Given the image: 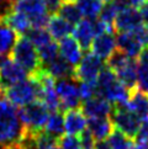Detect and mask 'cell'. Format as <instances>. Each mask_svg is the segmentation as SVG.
Returning a JSON list of instances; mask_svg holds the SVG:
<instances>
[{
	"mask_svg": "<svg viewBox=\"0 0 148 149\" xmlns=\"http://www.w3.org/2000/svg\"><path fill=\"white\" fill-rule=\"evenodd\" d=\"M57 14L59 15L61 17H63L66 21H68L69 24H72L73 26L78 25L80 21L83 20L82 14L79 11V9L77 6L75 1H68V0H62V3L58 8Z\"/></svg>",
	"mask_w": 148,
	"mask_h": 149,
	"instance_id": "d4e9b609",
	"label": "cell"
},
{
	"mask_svg": "<svg viewBox=\"0 0 148 149\" xmlns=\"http://www.w3.org/2000/svg\"><path fill=\"white\" fill-rule=\"evenodd\" d=\"M94 96H96V83H79V97L83 102Z\"/></svg>",
	"mask_w": 148,
	"mask_h": 149,
	"instance_id": "836d02e7",
	"label": "cell"
},
{
	"mask_svg": "<svg viewBox=\"0 0 148 149\" xmlns=\"http://www.w3.org/2000/svg\"><path fill=\"white\" fill-rule=\"evenodd\" d=\"M138 62L132 58H127L116 70H112L119 80L128 90L137 88V74H138Z\"/></svg>",
	"mask_w": 148,
	"mask_h": 149,
	"instance_id": "2e32d148",
	"label": "cell"
},
{
	"mask_svg": "<svg viewBox=\"0 0 148 149\" xmlns=\"http://www.w3.org/2000/svg\"><path fill=\"white\" fill-rule=\"evenodd\" d=\"M75 4L82 16L89 20H95L99 17L105 3L103 0H75Z\"/></svg>",
	"mask_w": 148,
	"mask_h": 149,
	"instance_id": "484cf974",
	"label": "cell"
},
{
	"mask_svg": "<svg viewBox=\"0 0 148 149\" xmlns=\"http://www.w3.org/2000/svg\"><path fill=\"white\" fill-rule=\"evenodd\" d=\"M94 149H111L108 139H103V141H96L94 144Z\"/></svg>",
	"mask_w": 148,
	"mask_h": 149,
	"instance_id": "60d3db41",
	"label": "cell"
},
{
	"mask_svg": "<svg viewBox=\"0 0 148 149\" xmlns=\"http://www.w3.org/2000/svg\"><path fill=\"white\" fill-rule=\"evenodd\" d=\"M96 96L104 97L111 105H125L128 101L130 90L109 67L105 65L96 79Z\"/></svg>",
	"mask_w": 148,
	"mask_h": 149,
	"instance_id": "7a4b0ae2",
	"label": "cell"
},
{
	"mask_svg": "<svg viewBox=\"0 0 148 149\" xmlns=\"http://www.w3.org/2000/svg\"><path fill=\"white\" fill-rule=\"evenodd\" d=\"M88 121L80 109L64 112V131L69 136H80L87 130Z\"/></svg>",
	"mask_w": 148,
	"mask_h": 149,
	"instance_id": "e0dca14e",
	"label": "cell"
},
{
	"mask_svg": "<svg viewBox=\"0 0 148 149\" xmlns=\"http://www.w3.org/2000/svg\"><path fill=\"white\" fill-rule=\"evenodd\" d=\"M45 131L56 138H61L62 136H64V113L62 111L52 112L46 123Z\"/></svg>",
	"mask_w": 148,
	"mask_h": 149,
	"instance_id": "4316f807",
	"label": "cell"
},
{
	"mask_svg": "<svg viewBox=\"0 0 148 149\" xmlns=\"http://www.w3.org/2000/svg\"><path fill=\"white\" fill-rule=\"evenodd\" d=\"M25 36L32 42V45L37 49L46 46V45H48L50 42L53 41L51 35L48 33V31L46 29H31Z\"/></svg>",
	"mask_w": 148,
	"mask_h": 149,
	"instance_id": "f546056e",
	"label": "cell"
},
{
	"mask_svg": "<svg viewBox=\"0 0 148 149\" xmlns=\"http://www.w3.org/2000/svg\"><path fill=\"white\" fill-rule=\"evenodd\" d=\"M148 144V120L142 121L137 136L135 137V146L138 148H143Z\"/></svg>",
	"mask_w": 148,
	"mask_h": 149,
	"instance_id": "e575fe53",
	"label": "cell"
},
{
	"mask_svg": "<svg viewBox=\"0 0 148 149\" xmlns=\"http://www.w3.org/2000/svg\"><path fill=\"white\" fill-rule=\"evenodd\" d=\"M137 62H138L140 67L148 68V46L143 47V49H142L138 58H137Z\"/></svg>",
	"mask_w": 148,
	"mask_h": 149,
	"instance_id": "f35d334b",
	"label": "cell"
},
{
	"mask_svg": "<svg viewBox=\"0 0 148 149\" xmlns=\"http://www.w3.org/2000/svg\"><path fill=\"white\" fill-rule=\"evenodd\" d=\"M137 88L141 91L148 94V68L138 67V74H137Z\"/></svg>",
	"mask_w": 148,
	"mask_h": 149,
	"instance_id": "d590c367",
	"label": "cell"
},
{
	"mask_svg": "<svg viewBox=\"0 0 148 149\" xmlns=\"http://www.w3.org/2000/svg\"><path fill=\"white\" fill-rule=\"evenodd\" d=\"M4 93L6 100H9L15 107H24L26 105L40 100L41 86L35 77H30L26 80L5 90Z\"/></svg>",
	"mask_w": 148,
	"mask_h": 149,
	"instance_id": "5b68a950",
	"label": "cell"
},
{
	"mask_svg": "<svg viewBox=\"0 0 148 149\" xmlns=\"http://www.w3.org/2000/svg\"><path fill=\"white\" fill-rule=\"evenodd\" d=\"M82 112L89 120L93 118H109L112 113V105L101 96H94L82 102Z\"/></svg>",
	"mask_w": 148,
	"mask_h": 149,
	"instance_id": "7c38bea8",
	"label": "cell"
},
{
	"mask_svg": "<svg viewBox=\"0 0 148 149\" xmlns=\"http://www.w3.org/2000/svg\"><path fill=\"white\" fill-rule=\"evenodd\" d=\"M93 149H94V148H93Z\"/></svg>",
	"mask_w": 148,
	"mask_h": 149,
	"instance_id": "c3c4849f",
	"label": "cell"
},
{
	"mask_svg": "<svg viewBox=\"0 0 148 149\" xmlns=\"http://www.w3.org/2000/svg\"><path fill=\"white\" fill-rule=\"evenodd\" d=\"M127 109L141 122L148 120V94L141 91L138 88L130 90Z\"/></svg>",
	"mask_w": 148,
	"mask_h": 149,
	"instance_id": "9a60e30c",
	"label": "cell"
},
{
	"mask_svg": "<svg viewBox=\"0 0 148 149\" xmlns=\"http://www.w3.org/2000/svg\"><path fill=\"white\" fill-rule=\"evenodd\" d=\"M138 10H140V13H141V16H142V20H143V24L148 26V3L143 4Z\"/></svg>",
	"mask_w": 148,
	"mask_h": 149,
	"instance_id": "ab89813d",
	"label": "cell"
},
{
	"mask_svg": "<svg viewBox=\"0 0 148 149\" xmlns=\"http://www.w3.org/2000/svg\"><path fill=\"white\" fill-rule=\"evenodd\" d=\"M3 1H6V3H9V4H10V6H11V5H13L15 1H17V0H3Z\"/></svg>",
	"mask_w": 148,
	"mask_h": 149,
	"instance_id": "7bdbcfd3",
	"label": "cell"
},
{
	"mask_svg": "<svg viewBox=\"0 0 148 149\" xmlns=\"http://www.w3.org/2000/svg\"><path fill=\"white\" fill-rule=\"evenodd\" d=\"M104 68L103 59L91 52H87L80 63L74 68V79L79 83H96L99 74Z\"/></svg>",
	"mask_w": 148,
	"mask_h": 149,
	"instance_id": "9c48e42d",
	"label": "cell"
},
{
	"mask_svg": "<svg viewBox=\"0 0 148 149\" xmlns=\"http://www.w3.org/2000/svg\"><path fill=\"white\" fill-rule=\"evenodd\" d=\"M142 24H143V20H142L140 10L136 8H127L121 10L117 16L115 17L114 30L116 33L132 32Z\"/></svg>",
	"mask_w": 148,
	"mask_h": 149,
	"instance_id": "8fae6325",
	"label": "cell"
},
{
	"mask_svg": "<svg viewBox=\"0 0 148 149\" xmlns=\"http://www.w3.org/2000/svg\"><path fill=\"white\" fill-rule=\"evenodd\" d=\"M104 3H111V1H114V0H103Z\"/></svg>",
	"mask_w": 148,
	"mask_h": 149,
	"instance_id": "f6af8a7d",
	"label": "cell"
},
{
	"mask_svg": "<svg viewBox=\"0 0 148 149\" xmlns=\"http://www.w3.org/2000/svg\"><path fill=\"white\" fill-rule=\"evenodd\" d=\"M38 51V56L42 63V68L48 65L50 63H52L54 59H57L59 57V51H58V43H56L54 41L50 42L48 45H46L43 47L37 49Z\"/></svg>",
	"mask_w": 148,
	"mask_h": 149,
	"instance_id": "4dcf8cb0",
	"label": "cell"
},
{
	"mask_svg": "<svg viewBox=\"0 0 148 149\" xmlns=\"http://www.w3.org/2000/svg\"><path fill=\"white\" fill-rule=\"evenodd\" d=\"M108 142L111 149H132L135 147V142L117 130H114L108 138Z\"/></svg>",
	"mask_w": 148,
	"mask_h": 149,
	"instance_id": "83f0119b",
	"label": "cell"
},
{
	"mask_svg": "<svg viewBox=\"0 0 148 149\" xmlns=\"http://www.w3.org/2000/svg\"><path fill=\"white\" fill-rule=\"evenodd\" d=\"M73 35H74L75 41L79 43V46L82 47V49L88 52L89 49H90L94 38L96 37V35H95V30H94L93 20L83 19L78 25L74 26Z\"/></svg>",
	"mask_w": 148,
	"mask_h": 149,
	"instance_id": "ac0fdd59",
	"label": "cell"
},
{
	"mask_svg": "<svg viewBox=\"0 0 148 149\" xmlns=\"http://www.w3.org/2000/svg\"><path fill=\"white\" fill-rule=\"evenodd\" d=\"M110 120L116 130L122 132L125 136H127L131 139H133L138 133L141 121L127 109V104L114 105Z\"/></svg>",
	"mask_w": 148,
	"mask_h": 149,
	"instance_id": "ba28073f",
	"label": "cell"
},
{
	"mask_svg": "<svg viewBox=\"0 0 148 149\" xmlns=\"http://www.w3.org/2000/svg\"><path fill=\"white\" fill-rule=\"evenodd\" d=\"M132 149H141V148H138V147H136V146H135V147L132 148Z\"/></svg>",
	"mask_w": 148,
	"mask_h": 149,
	"instance_id": "bcb514c9",
	"label": "cell"
},
{
	"mask_svg": "<svg viewBox=\"0 0 148 149\" xmlns=\"http://www.w3.org/2000/svg\"><path fill=\"white\" fill-rule=\"evenodd\" d=\"M19 36L9 27L0 16V54L6 56L13 51Z\"/></svg>",
	"mask_w": 148,
	"mask_h": 149,
	"instance_id": "cb8c5ba5",
	"label": "cell"
},
{
	"mask_svg": "<svg viewBox=\"0 0 148 149\" xmlns=\"http://www.w3.org/2000/svg\"><path fill=\"white\" fill-rule=\"evenodd\" d=\"M3 21L11 29L17 36H25L31 30L30 20L16 10L9 8V10L3 15Z\"/></svg>",
	"mask_w": 148,
	"mask_h": 149,
	"instance_id": "ffe728a7",
	"label": "cell"
},
{
	"mask_svg": "<svg viewBox=\"0 0 148 149\" xmlns=\"http://www.w3.org/2000/svg\"><path fill=\"white\" fill-rule=\"evenodd\" d=\"M11 59L17 63L31 77L36 75L42 70L38 51L26 36H19L11 51Z\"/></svg>",
	"mask_w": 148,
	"mask_h": 149,
	"instance_id": "3957f363",
	"label": "cell"
},
{
	"mask_svg": "<svg viewBox=\"0 0 148 149\" xmlns=\"http://www.w3.org/2000/svg\"><path fill=\"white\" fill-rule=\"evenodd\" d=\"M58 148L59 149H83V146L78 136L64 134L58 141Z\"/></svg>",
	"mask_w": 148,
	"mask_h": 149,
	"instance_id": "d6a6232c",
	"label": "cell"
},
{
	"mask_svg": "<svg viewBox=\"0 0 148 149\" xmlns=\"http://www.w3.org/2000/svg\"><path fill=\"white\" fill-rule=\"evenodd\" d=\"M116 47L120 52L132 59L138 58L140 53L143 49V46L136 40L132 32L116 33Z\"/></svg>",
	"mask_w": 148,
	"mask_h": 149,
	"instance_id": "d6986e66",
	"label": "cell"
},
{
	"mask_svg": "<svg viewBox=\"0 0 148 149\" xmlns=\"http://www.w3.org/2000/svg\"><path fill=\"white\" fill-rule=\"evenodd\" d=\"M132 33H133L136 40L138 41L143 47L148 46V26L147 25L142 24L141 26H138L137 29H135L133 31H132Z\"/></svg>",
	"mask_w": 148,
	"mask_h": 149,
	"instance_id": "8d00e7d4",
	"label": "cell"
},
{
	"mask_svg": "<svg viewBox=\"0 0 148 149\" xmlns=\"http://www.w3.org/2000/svg\"><path fill=\"white\" fill-rule=\"evenodd\" d=\"M79 139L82 142V146H83V149H93L94 148V144H95V139L89 130L87 128L84 131L80 136H79Z\"/></svg>",
	"mask_w": 148,
	"mask_h": 149,
	"instance_id": "74e56055",
	"label": "cell"
},
{
	"mask_svg": "<svg viewBox=\"0 0 148 149\" xmlns=\"http://www.w3.org/2000/svg\"><path fill=\"white\" fill-rule=\"evenodd\" d=\"M29 74L13 59H8L0 68V93L27 79Z\"/></svg>",
	"mask_w": 148,
	"mask_h": 149,
	"instance_id": "30bf717a",
	"label": "cell"
},
{
	"mask_svg": "<svg viewBox=\"0 0 148 149\" xmlns=\"http://www.w3.org/2000/svg\"><path fill=\"white\" fill-rule=\"evenodd\" d=\"M8 61V57L6 56H4V54H0V68H1L4 64H5V62Z\"/></svg>",
	"mask_w": 148,
	"mask_h": 149,
	"instance_id": "b9f144b4",
	"label": "cell"
},
{
	"mask_svg": "<svg viewBox=\"0 0 148 149\" xmlns=\"http://www.w3.org/2000/svg\"><path fill=\"white\" fill-rule=\"evenodd\" d=\"M58 141L59 138L53 137L46 131H41L34 134L35 149H56L58 148Z\"/></svg>",
	"mask_w": 148,
	"mask_h": 149,
	"instance_id": "f1b7e54d",
	"label": "cell"
},
{
	"mask_svg": "<svg viewBox=\"0 0 148 149\" xmlns=\"http://www.w3.org/2000/svg\"><path fill=\"white\" fill-rule=\"evenodd\" d=\"M10 8L24 14L30 20L31 29H45L51 16L46 0H17Z\"/></svg>",
	"mask_w": 148,
	"mask_h": 149,
	"instance_id": "8992f818",
	"label": "cell"
},
{
	"mask_svg": "<svg viewBox=\"0 0 148 149\" xmlns=\"http://www.w3.org/2000/svg\"><path fill=\"white\" fill-rule=\"evenodd\" d=\"M88 130L93 134L95 142L108 139L114 132V125L110 118H93L88 122Z\"/></svg>",
	"mask_w": 148,
	"mask_h": 149,
	"instance_id": "7402d4cb",
	"label": "cell"
},
{
	"mask_svg": "<svg viewBox=\"0 0 148 149\" xmlns=\"http://www.w3.org/2000/svg\"><path fill=\"white\" fill-rule=\"evenodd\" d=\"M56 93L61 101V111L80 109L82 100L79 97V81L74 78L58 79L54 83Z\"/></svg>",
	"mask_w": 148,
	"mask_h": 149,
	"instance_id": "52a82bcc",
	"label": "cell"
},
{
	"mask_svg": "<svg viewBox=\"0 0 148 149\" xmlns=\"http://www.w3.org/2000/svg\"><path fill=\"white\" fill-rule=\"evenodd\" d=\"M25 132L19 110L0 95V149L19 146Z\"/></svg>",
	"mask_w": 148,
	"mask_h": 149,
	"instance_id": "6da1fadb",
	"label": "cell"
},
{
	"mask_svg": "<svg viewBox=\"0 0 148 149\" xmlns=\"http://www.w3.org/2000/svg\"><path fill=\"white\" fill-rule=\"evenodd\" d=\"M8 149H21L19 146H16V147H11V148H8Z\"/></svg>",
	"mask_w": 148,
	"mask_h": 149,
	"instance_id": "ee69618b",
	"label": "cell"
},
{
	"mask_svg": "<svg viewBox=\"0 0 148 149\" xmlns=\"http://www.w3.org/2000/svg\"><path fill=\"white\" fill-rule=\"evenodd\" d=\"M43 70L50 74L53 79H68V78H74V68L68 64V63L62 59L61 57H58L48 65L42 68Z\"/></svg>",
	"mask_w": 148,
	"mask_h": 149,
	"instance_id": "603a6c76",
	"label": "cell"
},
{
	"mask_svg": "<svg viewBox=\"0 0 148 149\" xmlns=\"http://www.w3.org/2000/svg\"><path fill=\"white\" fill-rule=\"evenodd\" d=\"M58 51L59 57L64 59L68 64H71L73 68H75L80 63L83 58V49L75 41L74 37H66L58 43Z\"/></svg>",
	"mask_w": 148,
	"mask_h": 149,
	"instance_id": "4fadbf2b",
	"label": "cell"
},
{
	"mask_svg": "<svg viewBox=\"0 0 148 149\" xmlns=\"http://www.w3.org/2000/svg\"><path fill=\"white\" fill-rule=\"evenodd\" d=\"M119 13H120V10L114 4V1L105 3L101 9V13L99 15V19L101 20L103 22L106 24L108 26H110V27H114V20L117 16Z\"/></svg>",
	"mask_w": 148,
	"mask_h": 149,
	"instance_id": "1f68e13d",
	"label": "cell"
},
{
	"mask_svg": "<svg viewBox=\"0 0 148 149\" xmlns=\"http://www.w3.org/2000/svg\"><path fill=\"white\" fill-rule=\"evenodd\" d=\"M91 53L98 56L100 59L108 61L109 58L117 49L116 47V37L111 32H105L103 35H99L94 38L91 43Z\"/></svg>",
	"mask_w": 148,
	"mask_h": 149,
	"instance_id": "5bb4252c",
	"label": "cell"
},
{
	"mask_svg": "<svg viewBox=\"0 0 148 149\" xmlns=\"http://www.w3.org/2000/svg\"><path fill=\"white\" fill-rule=\"evenodd\" d=\"M46 27L51 37L56 41H62L66 37H69V35L73 33L74 31V26L68 21H66L63 17H61L58 14L51 15Z\"/></svg>",
	"mask_w": 148,
	"mask_h": 149,
	"instance_id": "44dd1931",
	"label": "cell"
},
{
	"mask_svg": "<svg viewBox=\"0 0 148 149\" xmlns=\"http://www.w3.org/2000/svg\"><path fill=\"white\" fill-rule=\"evenodd\" d=\"M50 115V110L40 100L19 109V116L25 127V131L32 134L43 131Z\"/></svg>",
	"mask_w": 148,
	"mask_h": 149,
	"instance_id": "277c9868",
	"label": "cell"
},
{
	"mask_svg": "<svg viewBox=\"0 0 148 149\" xmlns=\"http://www.w3.org/2000/svg\"><path fill=\"white\" fill-rule=\"evenodd\" d=\"M56 149H59V148H56Z\"/></svg>",
	"mask_w": 148,
	"mask_h": 149,
	"instance_id": "7dc6e473",
	"label": "cell"
}]
</instances>
